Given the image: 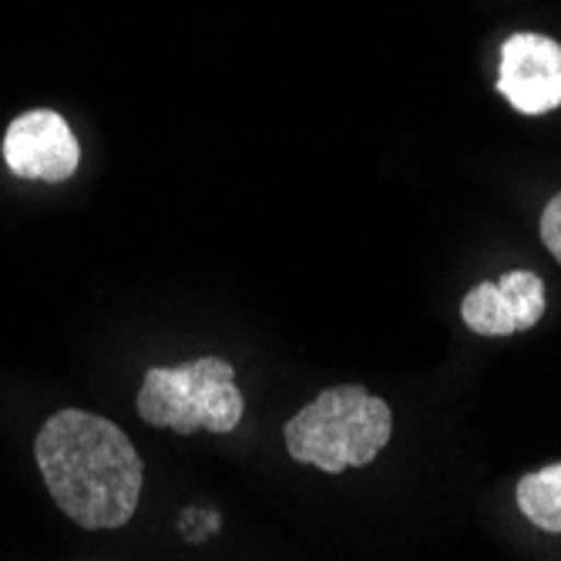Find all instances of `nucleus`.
I'll list each match as a JSON object with an SVG mask.
<instances>
[{
	"mask_svg": "<svg viewBox=\"0 0 561 561\" xmlns=\"http://www.w3.org/2000/svg\"><path fill=\"white\" fill-rule=\"evenodd\" d=\"M41 478L61 512L88 528H122L141 497V457L125 431L88 411L50 417L34 444Z\"/></svg>",
	"mask_w": 561,
	"mask_h": 561,
	"instance_id": "nucleus-1",
	"label": "nucleus"
},
{
	"mask_svg": "<svg viewBox=\"0 0 561 561\" xmlns=\"http://www.w3.org/2000/svg\"><path fill=\"white\" fill-rule=\"evenodd\" d=\"M393 417L387 400L364 387H330L286 421V450L293 461L323 474L364 468L387 447Z\"/></svg>",
	"mask_w": 561,
	"mask_h": 561,
	"instance_id": "nucleus-2",
	"label": "nucleus"
},
{
	"mask_svg": "<svg viewBox=\"0 0 561 561\" xmlns=\"http://www.w3.org/2000/svg\"><path fill=\"white\" fill-rule=\"evenodd\" d=\"M138 414L151 427L179 434L202 427L229 434L245 414V400L236 387V367L219 356H202L182 367H151L138 390Z\"/></svg>",
	"mask_w": 561,
	"mask_h": 561,
	"instance_id": "nucleus-3",
	"label": "nucleus"
},
{
	"mask_svg": "<svg viewBox=\"0 0 561 561\" xmlns=\"http://www.w3.org/2000/svg\"><path fill=\"white\" fill-rule=\"evenodd\" d=\"M4 165L18 179L65 182L81 165V145L71 125L47 108L18 115L4 131Z\"/></svg>",
	"mask_w": 561,
	"mask_h": 561,
	"instance_id": "nucleus-4",
	"label": "nucleus"
},
{
	"mask_svg": "<svg viewBox=\"0 0 561 561\" xmlns=\"http://www.w3.org/2000/svg\"><path fill=\"white\" fill-rule=\"evenodd\" d=\"M497 91L522 115L561 108V44L545 34H512L501 44Z\"/></svg>",
	"mask_w": 561,
	"mask_h": 561,
	"instance_id": "nucleus-5",
	"label": "nucleus"
},
{
	"mask_svg": "<svg viewBox=\"0 0 561 561\" xmlns=\"http://www.w3.org/2000/svg\"><path fill=\"white\" fill-rule=\"evenodd\" d=\"M461 317L481 336L525 333L545 317V283L531 270L504 273L497 283H478L461 302Z\"/></svg>",
	"mask_w": 561,
	"mask_h": 561,
	"instance_id": "nucleus-6",
	"label": "nucleus"
},
{
	"mask_svg": "<svg viewBox=\"0 0 561 561\" xmlns=\"http://www.w3.org/2000/svg\"><path fill=\"white\" fill-rule=\"evenodd\" d=\"M522 515L541 531H561V465L541 468L518 481Z\"/></svg>",
	"mask_w": 561,
	"mask_h": 561,
	"instance_id": "nucleus-7",
	"label": "nucleus"
},
{
	"mask_svg": "<svg viewBox=\"0 0 561 561\" xmlns=\"http://www.w3.org/2000/svg\"><path fill=\"white\" fill-rule=\"evenodd\" d=\"M541 242L548 245L551 256L561 263V192L548 202L541 213Z\"/></svg>",
	"mask_w": 561,
	"mask_h": 561,
	"instance_id": "nucleus-8",
	"label": "nucleus"
}]
</instances>
